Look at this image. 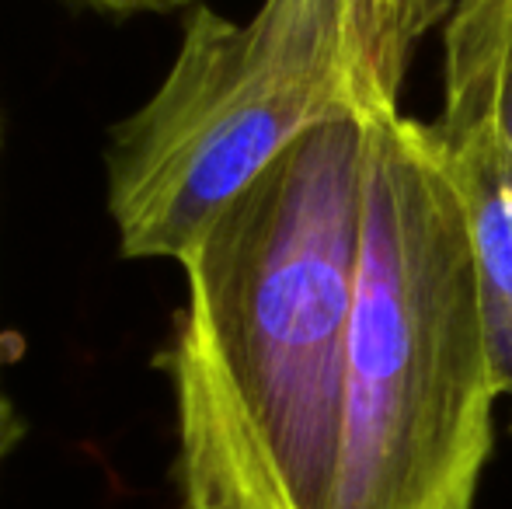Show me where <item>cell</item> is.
I'll return each mask as SVG.
<instances>
[{
	"label": "cell",
	"mask_w": 512,
	"mask_h": 509,
	"mask_svg": "<svg viewBox=\"0 0 512 509\" xmlns=\"http://www.w3.org/2000/svg\"><path fill=\"white\" fill-rule=\"evenodd\" d=\"M373 119H331L182 255L161 367L182 509H335Z\"/></svg>",
	"instance_id": "cell-1"
},
{
	"label": "cell",
	"mask_w": 512,
	"mask_h": 509,
	"mask_svg": "<svg viewBox=\"0 0 512 509\" xmlns=\"http://www.w3.org/2000/svg\"><path fill=\"white\" fill-rule=\"evenodd\" d=\"M499 398L436 133L373 119L335 509H474Z\"/></svg>",
	"instance_id": "cell-2"
},
{
	"label": "cell",
	"mask_w": 512,
	"mask_h": 509,
	"mask_svg": "<svg viewBox=\"0 0 512 509\" xmlns=\"http://www.w3.org/2000/svg\"><path fill=\"white\" fill-rule=\"evenodd\" d=\"M453 0H262L196 7L157 91L112 129L108 213L126 258H171L290 143L331 119L401 112L418 42Z\"/></svg>",
	"instance_id": "cell-3"
},
{
	"label": "cell",
	"mask_w": 512,
	"mask_h": 509,
	"mask_svg": "<svg viewBox=\"0 0 512 509\" xmlns=\"http://www.w3.org/2000/svg\"><path fill=\"white\" fill-rule=\"evenodd\" d=\"M429 126L464 206L495 381L512 401V154L495 119L485 60L446 32L443 105Z\"/></svg>",
	"instance_id": "cell-4"
},
{
	"label": "cell",
	"mask_w": 512,
	"mask_h": 509,
	"mask_svg": "<svg viewBox=\"0 0 512 509\" xmlns=\"http://www.w3.org/2000/svg\"><path fill=\"white\" fill-rule=\"evenodd\" d=\"M443 32L457 35L485 60L495 91V119L512 154V0H457Z\"/></svg>",
	"instance_id": "cell-5"
},
{
	"label": "cell",
	"mask_w": 512,
	"mask_h": 509,
	"mask_svg": "<svg viewBox=\"0 0 512 509\" xmlns=\"http://www.w3.org/2000/svg\"><path fill=\"white\" fill-rule=\"evenodd\" d=\"M98 11H115V14H133V11H175V7H189L196 0H81Z\"/></svg>",
	"instance_id": "cell-6"
}]
</instances>
